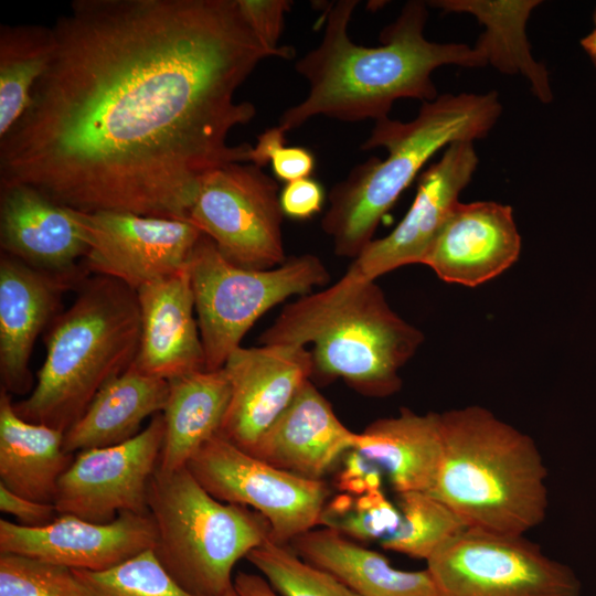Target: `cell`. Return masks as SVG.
<instances>
[{
    "label": "cell",
    "mask_w": 596,
    "mask_h": 596,
    "mask_svg": "<svg viewBox=\"0 0 596 596\" xmlns=\"http://www.w3.org/2000/svg\"><path fill=\"white\" fill-rule=\"evenodd\" d=\"M52 60L0 138V184L79 212L188 221L206 174L249 162L228 143L256 115L236 91L266 47L237 0H75Z\"/></svg>",
    "instance_id": "6da1fadb"
},
{
    "label": "cell",
    "mask_w": 596,
    "mask_h": 596,
    "mask_svg": "<svg viewBox=\"0 0 596 596\" xmlns=\"http://www.w3.org/2000/svg\"><path fill=\"white\" fill-rule=\"evenodd\" d=\"M358 0L328 4L321 42L295 68L309 84L307 97L287 108L278 127L296 129L315 116L341 121H375L389 117L400 98L432 102L437 98L434 70L446 64L482 67L486 53L478 46L435 43L424 36L426 4L407 2L395 22L382 31L381 46L355 44L348 26Z\"/></svg>",
    "instance_id": "7a4b0ae2"
},
{
    "label": "cell",
    "mask_w": 596,
    "mask_h": 596,
    "mask_svg": "<svg viewBox=\"0 0 596 596\" xmlns=\"http://www.w3.org/2000/svg\"><path fill=\"white\" fill-rule=\"evenodd\" d=\"M262 344H312V376L342 379L356 392L385 397L402 386L400 370L424 341L375 280L347 273L332 286L288 304Z\"/></svg>",
    "instance_id": "3957f363"
},
{
    "label": "cell",
    "mask_w": 596,
    "mask_h": 596,
    "mask_svg": "<svg viewBox=\"0 0 596 596\" xmlns=\"http://www.w3.org/2000/svg\"><path fill=\"white\" fill-rule=\"evenodd\" d=\"M500 114L496 92L462 93L424 102L417 117L408 123L389 117L376 120L361 148L383 147L387 157L356 164L329 192L321 227L334 253L353 259L359 256L422 167L444 146L486 137Z\"/></svg>",
    "instance_id": "277c9868"
},
{
    "label": "cell",
    "mask_w": 596,
    "mask_h": 596,
    "mask_svg": "<svg viewBox=\"0 0 596 596\" xmlns=\"http://www.w3.org/2000/svg\"><path fill=\"white\" fill-rule=\"evenodd\" d=\"M443 459L433 490L468 528L522 535L547 509V471L533 439L489 409L440 413Z\"/></svg>",
    "instance_id": "5b68a950"
},
{
    "label": "cell",
    "mask_w": 596,
    "mask_h": 596,
    "mask_svg": "<svg viewBox=\"0 0 596 596\" xmlns=\"http://www.w3.org/2000/svg\"><path fill=\"white\" fill-rule=\"evenodd\" d=\"M51 323L36 383L13 406L23 419L65 433L97 392L136 359L141 330L136 290L97 276Z\"/></svg>",
    "instance_id": "8992f818"
},
{
    "label": "cell",
    "mask_w": 596,
    "mask_h": 596,
    "mask_svg": "<svg viewBox=\"0 0 596 596\" xmlns=\"http://www.w3.org/2000/svg\"><path fill=\"white\" fill-rule=\"evenodd\" d=\"M156 528L153 552L171 577L195 596H223L237 561L268 538L267 520L251 508L211 496L188 468L157 467L147 496Z\"/></svg>",
    "instance_id": "52a82bcc"
},
{
    "label": "cell",
    "mask_w": 596,
    "mask_h": 596,
    "mask_svg": "<svg viewBox=\"0 0 596 596\" xmlns=\"http://www.w3.org/2000/svg\"><path fill=\"white\" fill-rule=\"evenodd\" d=\"M205 370L222 369L265 312L290 296L310 294L329 280L312 254L291 256L270 269H248L226 259L202 234L188 263Z\"/></svg>",
    "instance_id": "ba28073f"
},
{
    "label": "cell",
    "mask_w": 596,
    "mask_h": 596,
    "mask_svg": "<svg viewBox=\"0 0 596 596\" xmlns=\"http://www.w3.org/2000/svg\"><path fill=\"white\" fill-rule=\"evenodd\" d=\"M426 563L439 596H579L574 573L522 535L466 528Z\"/></svg>",
    "instance_id": "9c48e42d"
},
{
    "label": "cell",
    "mask_w": 596,
    "mask_h": 596,
    "mask_svg": "<svg viewBox=\"0 0 596 596\" xmlns=\"http://www.w3.org/2000/svg\"><path fill=\"white\" fill-rule=\"evenodd\" d=\"M277 181L252 162H232L202 180L188 221L221 254L248 269L275 268L287 259Z\"/></svg>",
    "instance_id": "30bf717a"
},
{
    "label": "cell",
    "mask_w": 596,
    "mask_h": 596,
    "mask_svg": "<svg viewBox=\"0 0 596 596\" xmlns=\"http://www.w3.org/2000/svg\"><path fill=\"white\" fill-rule=\"evenodd\" d=\"M187 468L215 499L262 514L270 525L272 539L280 544L315 529L330 494L323 480L277 468L220 434L195 453Z\"/></svg>",
    "instance_id": "8fae6325"
},
{
    "label": "cell",
    "mask_w": 596,
    "mask_h": 596,
    "mask_svg": "<svg viewBox=\"0 0 596 596\" xmlns=\"http://www.w3.org/2000/svg\"><path fill=\"white\" fill-rule=\"evenodd\" d=\"M163 432L159 413L125 443L77 453L57 483V513L95 523L111 522L124 512L149 513L148 487L158 467Z\"/></svg>",
    "instance_id": "7c38bea8"
},
{
    "label": "cell",
    "mask_w": 596,
    "mask_h": 596,
    "mask_svg": "<svg viewBox=\"0 0 596 596\" xmlns=\"http://www.w3.org/2000/svg\"><path fill=\"white\" fill-rule=\"evenodd\" d=\"M76 212L88 244L84 268L134 290L184 269L203 234L185 220Z\"/></svg>",
    "instance_id": "4fadbf2b"
},
{
    "label": "cell",
    "mask_w": 596,
    "mask_h": 596,
    "mask_svg": "<svg viewBox=\"0 0 596 596\" xmlns=\"http://www.w3.org/2000/svg\"><path fill=\"white\" fill-rule=\"evenodd\" d=\"M477 164L471 141L450 143L441 158L419 175L413 203L396 227L386 236L372 240L348 272L375 280L402 266L424 264Z\"/></svg>",
    "instance_id": "5bb4252c"
},
{
    "label": "cell",
    "mask_w": 596,
    "mask_h": 596,
    "mask_svg": "<svg viewBox=\"0 0 596 596\" xmlns=\"http://www.w3.org/2000/svg\"><path fill=\"white\" fill-rule=\"evenodd\" d=\"M223 368L232 393L220 435L245 451L312 377L310 350L295 344L241 345Z\"/></svg>",
    "instance_id": "9a60e30c"
},
{
    "label": "cell",
    "mask_w": 596,
    "mask_h": 596,
    "mask_svg": "<svg viewBox=\"0 0 596 596\" xmlns=\"http://www.w3.org/2000/svg\"><path fill=\"white\" fill-rule=\"evenodd\" d=\"M150 513L124 512L108 523L58 514L50 524L26 528L1 519L0 553H14L71 570L103 571L156 544Z\"/></svg>",
    "instance_id": "2e32d148"
},
{
    "label": "cell",
    "mask_w": 596,
    "mask_h": 596,
    "mask_svg": "<svg viewBox=\"0 0 596 596\" xmlns=\"http://www.w3.org/2000/svg\"><path fill=\"white\" fill-rule=\"evenodd\" d=\"M521 236L510 205L493 201L458 203L434 241L425 260L444 281L482 285L519 258Z\"/></svg>",
    "instance_id": "e0dca14e"
},
{
    "label": "cell",
    "mask_w": 596,
    "mask_h": 596,
    "mask_svg": "<svg viewBox=\"0 0 596 596\" xmlns=\"http://www.w3.org/2000/svg\"><path fill=\"white\" fill-rule=\"evenodd\" d=\"M82 273L52 274L1 253L0 376L9 394H25L33 385L30 356L39 334L55 319L61 297Z\"/></svg>",
    "instance_id": "ac0fdd59"
},
{
    "label": "cell",
    "mask_w": 596,
    "mask_h": 596,
    "mask_svg": "<svg viewBox=\"0 0 596 596\" xmlns=\"http://www.w3.org/2000/svg\"><path fill=\"white\" fill-rule=\"evenodd\" d=\"M1 253L52 274L82 273L87 249L73 209L23 183L0 184Z\"/></svg>",
    "instance_id": "d6986e66"
},
{
    "label": "cell",
    "mask_w": 596,
    "mask_h": 596,
    "mask_svg": "<svg viewBox=\"0 0 596 596\" xmlns=\"http://www.w3.org/2000/svg\"><path fill=\"white\" fill-rule=\"evenodd\" d=\"M140 309L137 370L163 380L205 370L188 267L136 290Z\"/></svg>",
    "instance_id": "ffe728a7"
},
{
    "label": "cell",
    "mask_w": 596,
    "mask_h": 596,
    "mask_svg": "<svg viewBox=\"0 0 596 596\" xmlns=\"http://www.w3.org/2000/svg\"><path fill=\"white\" fill-rule=\"evenodd\" d=\"M356 440L358 433L342 424L309 380L247 453L297 476L323 480Z\"/></svg>",
    "instance_id": "44dd1931"
},
{
    "label": "cell",
    "mask_w": 596,
    "mask_h": 596,
    "mask_svg": "<svg viewBox=\"0 0 596 596\" xmlns=\"http://www.w3.org/2000/svg\"><path fill=\"white\" fill-rule=\"evenodd\" d=\"M353 450L384 472L397 493L430 492L443 459L440 413L403 407L395 417L369 424Z\"/></svg>",
    "instance_id": "7402d4cb"
},
{
    "label": "cell",
    "mask_w": 596,
    "mask_h": 596,
    "mask_svg": "<svg viewBox=\"0 0 596 596\" xmlns=\"http://www.w3.org/2000/svg\"><path fill=\"white\" fill-rule=\"evenodd\" d=\"M289 546L305 561L333 574L359 596H439L427 568L397 570L383 554L330 528L311 529L292 539Z\"/></svg>",
    "instance_id": "603a6c76"
},
{
    "label": "cell",
    "mask_w": 596,
    "mask_h": 596,
    "mask_svg": "<svg viewBox=\"0 0 596 596\" xmlns=\"http://www.w3.org/2000/svg\"><path fill=\"white\" fill-rule=\"evenodd\" d=\"M64 432L23 419L11 394L0 391V485L21 497L54 503L57 483L73 461Z\"/></svg>",
    "instance_id": "cb8c5ba5"
},
{
    "label": "cell",
    "mask_w": 596,
    "mask_h": 596,
    "mask_svg": "<svg viewBox=\"0 0 596 596\" xmlns=\"http://www.w3.org/2000/svg\"><path fill=\"white\" fill-rule=\"evenodd\" d=\"M168 393L167 380L131 365L108 381L65 432L64 449L74 454L129 440L140 433V425L148 416L163 412Z\"/></svg>",
    "instance_id": "d4e9b609"
},
{
    "label": "cell",
    "mask_w": 596,
    "mask_h": 596,
    "mask_svg": "<svg viewBox=\"0 0 596 596\" xmlns=\"http://www.w3.org/2000/svg\"><path fill=\"white\" fill-rule=\"evenodd\" d=\"M164 432L158 468H185L195 453L220 434L232 387L224 368L200 370L168 381Z\"/></svg>",
    "instance_id": "484cf974"
},
{
    "label": "cell",
    "mask_w": 596,
    "mask_h": 596,
    "mask_svg": "<svg viewBox=\"0 0 596 596\" xmlns=\"http://www.w3.org/2000/svg\"><path fill=\"white\" fill-rule=\"evenodd\" d=\"M540 1L536 0H441L430 6L446 12H468L486 25V32L477 45L499 71L508 74L521 73L530 83L533 93L543 102L552 99L545 67L534 61L525 36V23Z\"/></svg>",
    "instance_id": "4316f807"
},
{
    "label": "cell",
    "mask_w": 596,
    "mask_h": 596,
    "mask_svg": "<svg viewBox=\"0 0 596 596\" xmlns=\"http://www.w3.org/2000/svg\"><path fill=\"white\" fill-rule=\"evenodd\" d=\"M56 45L52 26L0 25V138L25 111L31 93L46 71Z\"/></svg>",
    "instance_id": "83f0119b"
},
{
    "label": "cell",
    "mask_w": 596,
    "mask_h": 596,
    "mask_svg": "<svg viewBox=\"0 0 596 596\" xmlns=\"http://www.w3.org/2000/svg\"><path fill=\"white\" fill-rule=\"evenodd\" d=\"M398 528L380 541L384 550L427 561L444 543L468 528L460 517L434 494L398 493Z\"/></svg>",
    "instance_id": "f1b7e54d"
},
{
    "label": "cell",
    "mask_w": 596,
    "mask_h": 596,
    "mask_svg": "<svg viewBox=\"0 0 596 596\" xmlns=\"http://www.w3.org/2000/svg\"><path fill=\"white\" fill-rule=\"evenodd\" d=\"M246 558L280 596H359L333 574L272 538L253 549Z\"/></svg>",
    "instance_id": "f546056e"
},
{
    "label": "cell",
    "mask_w": 596,
    "mask_h": 596,
    "mask_svg": "<svg viewBox=\"0 0 596 596\" xmlns=\"http://www.w3.org/2000/svg\"><path fill=\"white\" fill-rule=\"evenodd\" d=\"M72 571L85 596H195L171 577L152 549L103 571Z\"/></svg>",
    "instance_id": "4dcf8cb0"
},
{
    "label": "cell",
    "mask_w": 596,
    "mask_h": 596,
    "mask_svg": "<svg viewBox=\"0 0 596 596\" xmlns=\"http://www.w3.org/2000/svg\"><path fill=\"white\" fill-rule=\"evenodd\" d=\"M0 596H85L68 567L0 553Z\"/></svg>",
    "instance_id": "1f68e13d"
},
{
    "label": "cell",
    "mask_w": 596,
    "mask_h": 596,
    "mask_svg": "<svg viewBox=\"0 0 596 596\" xmlns=\"http://www.w3.org/2000/svg\"><path fill=\"white\" fill-rule=\"evenodd\" d=\"M401 512L381 490L368 491L353 500L351 507L339 514L322 512L320 523L347 538L370 542L382 541L400 525Z\"/></svg>",
    "instance_id": "d6a6232c"
},
{
    "label": "cell",
    "mask_w": 596,
    "mask_h": 596,
    "mask_svg": "<svg viewBox=\"0 0 596 596\" xmlns=\"http://www.w3.org/2000/svg\"><path fill=\"white\" fill-rule=\"evenodd\" d=\"M238 8L249 28L262 43L273 51H279L278 45L283 33L285 14L292 6L288 0H237Z\"/></svg>",
    "instance_id": "836d02e7"
},
{
    "label": "cell",
    "mask_w": 596,
    "mask_h": 596,
    "mask_svg": "<svg viewBox=\"0 0 596 596\" xmlns=\"http://www.w3.org/2000/svg\"><path fill=\"white\" fill-rule=\"evenodd\" d=\"M279 202L284 215L294 220H307L322 210L324 190L315 179L295 180L284 185Z\"/></svg>",
    "instance_id": "e575fe53"
},
{
    "label": "cell",
    "mask_w": 596,
    "mask_h": 596,
    "mask_svg": "<svg viewBox=\"0 0 596 596\" xmlns=\"http://www.w3.org/2000/svg\"><path fill=\"white\" fill-rule=\"evenodd\" d=\"M0 510L11 514L18 524L26 528H41L53 522L58 513L54 503H44L13 493L0 485Z\"/></svg>",
    "instance_id": "d590c367"
},
{
    "label": "cell",
    "mask_w": 596,
    "mask_h": 596,
    "mask_svg": "<svg viewBox=\"0 0 596 596\" xmlns=\"http://www.w3.org/2000/svg\"><path fill=\"white\" fill-rule=\"evenodd\" d=\"M272 169L276 180L286 183L309 178L316 161L312 152L304 147H279L272 156Z\"/></svg>",
    "instance_id": "8d00e7d4"
},
{
    "label": "cell",
    "mask_w": 596,
    "mask_h": 596,
    "mask_svg": "<svg viewBox=\"0 0 596 596\" xmlns=\"http://www.w3.org/2000/svg\"><path fill=\"white\" fill-rule=\"evenodd\" d=\"M285 134L280 127L275 126L258 135L256 145L251 149L249 162L260 168L269 163L273 153L285 146Z\"/></svg>",
    "instance_id": "74e56055"
},
{
    "label": "cell",
    "mask_w": 596,
    "mask_h": 596,
    "mask_svg": "<svg viewBox=\"0 0 596 596\" xmlns=\"http://www.w3.org/2000/svg\"><path fill=\"white\" fill-rule=\"evenodd\" d=\"M233 584L240 596H279L262 575L238 572Z\"/></svg>",
    "instance_id": "f35d334b"
},
{
    "label": "cell",
    "mask_w": 596,
    "mask_h": 596,
    "mask_svg": "<svg viewBox=\"0 0 596 596\" xmlns=\"http://www.w3.org/2000/svg\"><path fill=\"white\" fill-rule=\"evenodd\" d=\"M581 45L596 66V28L581 40Z\"/></svg>",
    "instance_id": "ab89813d"
},
{
    "label": "cell",
    "mask_w": 596,
    "mask_h": 596,
    "mask_svg": "<svg viewBox=\"0 0 596 596\" xmlns=\"http://www.w3.org/2000/svg\"><path fill=\"white\" fill-rule=\"evenodd\" d=\"M223 596H240L234 586Z\"/></svg>",
    "instance_id": "60d3db41"
},
{
    "label": "cell",
    "mask_w": 596,
    "mask_h": 596,
    "mask_svg": "<svg viewBox=\"0 0 596 596\" xmlns=\"http://www.w3.org/2000/svg\"><path fill=\"white\" fill-rule=\"evenodd\" d=\"M594 22H595V24H596V10H595V12H594Z\"/></svg>",
    "instance_id": "b9f144b4"
}]
</instances>
